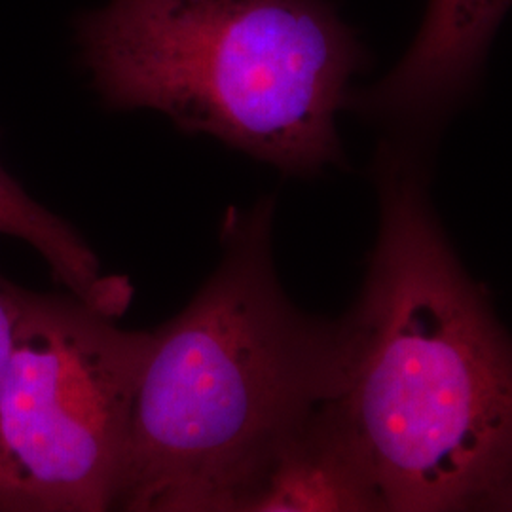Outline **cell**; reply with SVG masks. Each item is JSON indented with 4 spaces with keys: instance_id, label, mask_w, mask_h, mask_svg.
Wrapping results in <instances>:
<instances>
[{
    "instance_id": "obj_6",
    "label": "cell",
    "mask_w": 512,
    "mask_h": 512,
    "mask_svg": "<svg viewBox=\"0 0 512 512\" xmlns=\"http://www.w3.org/2000/svg\"><path fill=\"white\" fill-rule=\"evenodd\" d=\"M385 511L365 458L323 403L277 454L241 512Z\"/></svg>"
},
{
    "instance_id": "obj_8",
    "label": "cell",
    "mask_w": 512,
    "mask_h": 512,
    "mask_svg": "<svg viewBox=\"0 0 512 512\" xmlns=\"http://www.w3.org/2000/svg\"><path fill=\"white\" fill-rule=\"evenodd\" d=\"M19 285L0 275V397L2 387L8 372V363L14 344V329L19 313ZM0 512H14L12 509V494L6 478V471L0 458Z\"/></svg>"
},
{
    "instance_id": "obj_7",
    "label": "cell",
    "mask_w": 512,
    "mask_h": 512,
    "mask_svg": "<svg viewBox=\"0 0 512 512\" xmlns=\"http://www.w3.org/2000/svg\"><path fill=\"white\" fill-rule=\"evenodd\" d=\"M0 236L25 241L48 264L55 283L114 319L128 311L133 285L103 270L92 247L65 219L46 209L0 165Z\"/></svg>"
},
{
    "instance_id": "obj_2",
    "label": "cell",
    "mask_w": 512,
    "mask_h": 512,
    "mask_svg": "<svg viewBox=\"0 0 512 512\" xmlns=\"http://www.w3.org/2000/svg\"><path fill=\"white\" fill-rule=\"evenodd\" d=\"M274 205L226 211L217 268L152 330L116 509L243 511L283 446L332 397L340 325L283 291Z\"/></svg>"
},
{
    "instance_id": "obj_1",
    "label": "cell",
    "mask_w": 512,
    "mask_h": 512,
    "mask_svg": "<svg viewBox=\"0 0 512 512\" xmlns=\"http://www.w3.org/2000/svg\"><path fill=\"white\" fill-rule=\"evenodd\" d=\"M380 230L355 306L338 321L327 408L385 511L475 509L512 475V338L465 274L427 196L420 154H378Z\"/></svg>"
},
{
    "instance_id": "obj_9",
    "label": "cell",
    "mask_w": 512,
    "mask_h": 512,
    "mask_svg": "<svg viewBox=\"0 0 512 512\" xmlns=\"http://www.w3.org/2000/svg\"><path fill=\"white\" fill-rule=\"evenodd\" d=\"M475 509L476 511H512V475L484 495L476 503Z\"/></svg>"
},
{
    "instance_id": "obj_5",
    "label": "cell",
    "mask_w": 512,
    "mask_h": 512,
    "mask_svg": "<svg viewBox=\"0 0 512 512\" xmlns=\"http://www.w3.org/2000/svg\"><path fill=\"white\" fill-rule=\"evenodd\" d=\"M512 0H429L420 31L391 73L346 107L401 133L433 129L471 90Z\"/></svg>"
},
{
    "instance_id": "obj_4",
    "label": "cell",
    "mask_w": 512,
    "mask_h": 512,
    "mask_svg": "<svg viewBox=\"0 0 512 512\" xmlns=\"http://www.w3.org/2000/svg\"><path fill=\"white\" fill-rule=\"evenodd\" d=\"M152 330L118 327L74 294L19 289L0 397L14 512L116 509Z\"/></svg>"
},
{
    "instance_id": "obj_3",
    "label": "cell",
    "mask_w": 512,
    "mask_h": 512,
    "mask_svg": "<svg viewBox=\"0 0 512 512\" xmlns=\"http://www.w3.org/2000/svg\"><path fill=\"white\" fill-rule=\"evenodd\" d=\"M76 37L109 109L158 110L289 175L344 164L336 114L365 54L327 0H109Z\"/></svg>"
}]
</instances>
